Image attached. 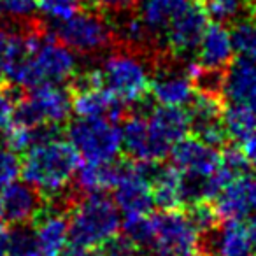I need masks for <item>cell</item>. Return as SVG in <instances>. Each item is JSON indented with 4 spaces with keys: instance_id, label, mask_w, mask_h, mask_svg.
Segmentation results:
<instances>
[{
    "instance_id": "6da1fadb",
    "label": "cell",
    "mask_w": 256,
    "mask_h": 256,
    "mask_svg": "<svg viewBox=\"0 0 256 256\" xmlns=\"http://www.w3.org/2000/svg\"><path fill=\"white\" fill-rule=\"evenodd\" d=\"M78 165L79 154L72 144L54 136L34 144L28 151H25L20 174L40 195L51 202H56L74 181Z\"/></svg>"
},
{
    "instance_id": "7a4b0ae2",
    "label": "cell",
    "mask_w": 256,
    "mask_h": 256,
    "mask_svg": "<svg viewBox=\"0 0 256 256\" xmlns=\"http://www.w3.org/2000/svg\"><path fill=\"white\" fill-rule=\"evenodd\" d=\"M67 216L70 242L84 248L98 249L121 226V212L114 200L107 198L104 193L86 195L70 207Z\"/></svg>"
},
{
    "instance_id": "3957f363",
    "label": "cell",
    "mask_w": 256,
    "mask_h": 256,
    "mask_svg": "<svg viewBox=\"0 0 256 256\" xmlns=\"http://www.w3.org/2000/svg\"><path fill=\"white\" fill-rule=\"evenodd\" d=\"M102 84L121 104H140L150 92L151 72L148 64L132 50L114 51L98 67Z\"/></svg>"
},
{
    "instance_id": "277c9868",
    "label": "cell",
    "mask_w": 256,
    "mask_h": 256,
    "mask_svg": "<svg viewBox=\"0 0 256 256\" xmlns=\"http://www.w3.org/2000/svg\"><path fill=\"white\" fill-rule=\"evenodd\" d=\"M78 72L76 53L56 39L46 28L37 36L28 60L26 88L32 90L40 84H64L74 79Z\"/></svg>"
},
{
    "instance_id": "5b68a950",
    "label": "cell",
    "mask_w": 256,
    "mask_h": 256,
    "mask_svg": "<svg viewBox=\"0 0 256 256\" xmlns=\"http://www.w3.org/2000/svg\"><path fill=\"white\" fill-rule=\"evenodd\" d=\"M68 142L86 162L112 164L121 148V128L109 118H79L68 124Z\"/></svg>"
},
{
    "instance_id": "8992f818",
    "label": "cell",
    "mask_w": 256,
    "mask_h": 256,
    "mask_svg": "<svg viewBox=\"0 0 256 256\" xmlns=\"http://www.w3.org/2000/svg\"><path fill=\"white\" fill-rule=\"evenodd\" d=\"M72 114V95L62 84H40L16 102L12 123L23 126H60Z\"/></svg>"
},
{
    "instance_id": "52a82bcc",
    "label": "cell",
    "mask_w": 256,
    "mask_h": 256,
    "mask_svg": "<svg viewBox=\"0 0 256 256\" xmlns=\"http://www.w3.org/2000/svg\"><path fill=\"white\" fill-rule=\"evenodd\" d=\"M53 34L74 53H98L114 42L112 25L95 9H81L68 20L58 22Z\"/></svg>"
},
{
    "instance_id": "ba28073f",
    "label": "cell",
    "mask_w": 256,
    "mask_h": 256,
    "mask_svg": "<svg viewBox=\"0 0 256 256\" xmlns=\"http://www.w3.org/2000/svg\"><path fill=\"white\" fill-rule=\"evenodd\" d=\"M154 246L156 256H179L195 252L200 246V234L186 212L179 209L154 214Z\"/></svg>"
},
{
    "instance_id": "9c48e42d",
    "label": "cell",
    "mask_w": 256,
    "mask_h": 256,
    "mask_svg": "<svg viewBox=\"0 0 256 256\" xmlns=\"http://www.w3.org/2000/svg\"><path fill=\"white\" fill-rule=\"evenodd\" d=\"M154 164H137L121 167L120 178L114 184V204L124 216L150 214L154 206L151 172Z\"/></svg>"
},
{
    "instance_id": "30bf717a",
    "label": "cell",
    "mask_w": 256,
    "mask_h": 256,
    "mask_svg": "<svg viewBox=\"0 0 256 256\" xmlns=\"http://www.w3.org/2000/svg\"><path fill=\"white\" fill-rule=\"evenodd\" d=\"M209 25V16L204 11V6L200 0H192L170 23L164 32L165 46L168 53L174 54L179 60H184L186 56L196 51Z\"/></svg>"
},
{
    "instance_id": "8fae6325",
    "label": "cell",
    "mask_w": 256,
    "mask_h": 256,
    "mask_svg": "<svg viewBox=\"0 0 256 256\" xmlns=\"http://www.w3.org/2000/svg\"><path fill=\"white\" fill-rule=\"evenodd\" d=\"M121 148L136 164H156L164 160L170 148L162 144L151 132L148 118L134 114L121 126Z\"/></svg>"
},
{
    "instance_id": "7c38bea8",
    "label": "cell",
    "mask_w": 256,
    "mask_h": 256,
    "mask_svg": "<svg viewBox=\"0 0 256 256\" xmlns=\"http://www.w3.org/2000/svg\"><path fill=\"white\" fill-rule=\"evenodd\" d=\"M172 164L184 176L207 178L220 168L221 153L218 148L202 142L196 136H186L170 150Z\"/></svg>"
},
{
    "instance_id": "4fadbf2b",
    "label": "cell",
    "mask_w": 256,
    "mask_h": 256,
    "mask_svg": "<svg viewBox=\"0 0 256 256\" xmlns=\"http://www.w3.org/2000/svg\"><path fill=\"white\" fill-rule=\"evenodd\" d=\"M2 220L14 226H25L42 212V195L28 182L12 181L0 190Z\"/></svg>"
},
{
    "instance_id": "5bb4252c",
    "label": "cell",
    "mask_w": 256,
    "mask_h": 256,
    "mask_svg": "<svg viewBox=\"0 0 256 256\" xmlns=\"http://www.w3.org/2000/svg\"><path fill=\"white\" fill-rule=\"evenodd\" d=\"M150 92L158 106L184 107L193 98L196 88L184 67L176 68L164 65L151 74Z\"/></svg>"
},
{
    "instance_id": "9a60e30c",
    "label": "cell",
    "mask_w": 256,
    "mask_h": 256,
    "mask_svg": "<svg viewBox=\"0 0 256 256\" xmlns=\"http://www.w3.org/2000/svg\"><path fill=\"white\" fill-rule=\"evenodd\" d=\"M216 209L220 220L242 221L256 210V174L235 178L216 196Z\"/></svg>"
},
{
    "instance_id": "2e32d148",
    "label": "cell",
    "mask_w": 256,
    "mask_h": 256,
    "mask_svg": "<svg viewBox=\"0 0 256 256\" xmlns=\"http://www.w3.org/2000/svg\"><path fill=\"white\" fill-rule=\"evenodd\" d=\"M34 238L42 256H62L70 242L67 212L62 209H42L36 218Z\"/></svg>"
},
{
    "instance_id": "e0dca14e",
    "label": "cell",
    "mask_w": 256,
    "mask_h": 256,
    "mask_svg": "<svg viewBox=\"0 0 256 256\" xmlns=\"http://www.w3.org/2000/svg\"><path fill=\"white\" fill-rule=\"evenodd\" d=\"M72 110L79 118H109L116 121L123 116V104L104 86H78L72 96Z\"/></svg>"
},
{
    "instance_id": "ac0fdd59",
    "label": "cell",
    "mask_w": 256,
    "mask_h": 256,
    "mask_svg": "<svg viewBox=\"0 0 256 256\" xmlns=\"http://www.w3.org/2000/svg\"><path fill=\"white\" fill-rule=\"evenodd\" d=\"M198 51V64L204 68L210 70H224L234 60V44H232L230 30L223 23H209L204 32L200 44L196 48Z\"/></svg>"
},
{
    "instance_id": "d6986e66",
    "label": "cell",
    "mask_w": 256,
    "mask_h": 256,
    "mask_svg": "<svg viewBox=\"0 0 256 256\" xmlns=\"http://www.w3.org/2000/svg\"><path fill=\"white\" fill-rule=\"evenodd\" d=\"M224 72L223 96L230 102L244 104L256 112V64L244 58L232 60Z\"/></svg>"
},
{
    "instance_id": "ffe728a7",
    "label": "cell",
    "mask_w": 256,
    "mask_h": 256,
    "mask_svg": "<svg viewBox=\"0 0 256 256\" xmlns=\"http://www.w3.org/2000/svg\"><path fill=\"white\" fill-rule=\"evenodd\" d=\"M148 123L154 137L170 150L192 130V116L184 107L158 106L150 112Z\"/></svg>"
},
{
    "instance_id": "44dd1931",
    "label": "cell",
    "mask_w": 256,
    "mask_h": 256,
    "mask_svg": "<svg viewBox=\"0 0 256 256\" xmlns=\"http://www.w3.org/2000/svg\"><path fill=\"white\" fill-rule=\"evenodd\" d=\"M151 186H153L154 206H158L162 210H174L186 206L184 174L174 165L153 167Z\"/></svg>"
},
{
    "instance_id": "7402d4cb",
    "label": "cell",
    "mask_w": 256,
    "mask_h": 256,
    "mask_svg": "<svg viewBox=\"0 0 256 256\" xmlns=\"http://www.w3.org/2000/svg\"><path fill=\"white\" fill-rule=\"evenodd\" d=\"M214 256H256V248L240 221H224L223 226L210 232Z\"/></svg>"
},
{
    "instance_id": "603a6c76",
    "label": "cell",
    "mask_w": 256,
    "mask_h": 256,
    "mask_svg": "<svg viewBox=\"0 0 256 256\" xmlns=\"http://www.w3.org/2000/svg\"><path fill=\"white\" fill-rule=\"evenodd\" d=\"M121 167L112 164H102V162H86L79 164L76 168L74 181L76 188L84 195H95V193H106L114 188L118 178H120Z\"/></svg>"
},
{
    "instance_id": "cb8c5ba5",
    "label": "cell",
    "mask_w": 256,
    "mask_h": 256,
    "mask_svg": "<svg viewBox=\"0 0 256 256\" xmlns=\"http://www.w3.org/2000/svg\"><path fill=\"white\" fill-rule=\"evenodd\" d=\"M192 0H144L139 16L153 37H162L168 23L190 4Z\"/></svg>"
},
{
    "instance_id": "d4e9b609",
    "label": "cell",
    "mask_w": 256,
    "mask_h": 256,
    "mask_svg": "<svg viewBox=\"0 0 256 256\" xmlns=\"http://www.w3.org/2000/svg\"><path fill=\"white\" fill-rule=\"evenodd\" d=\"M221 123H223L224 132L230 139L242 142L256 132V112L244 104L232 102L230 106L223 107Z\"/></svg>"
},
{
    "instance_id": "484cf974",
    "label": "cell",
    "mask_w": 256,
    "mask_h": 256,
    "mask_svg": "<svg viewBox=\"0 0 256 256\" xmlns=\"http://www.w3.org/2000/svg\"><path fill=\"white\" fill-rule=\"evenodd\" d=\"M190 116H192V126L204 121L221 120V112L224 107V98L221 93L198 92L196 90L193 98L190 100Z\"/></svg>"
},
{
    "instance_id": "4316f807",
    "label": "cell",
    "mask_w": 256,
    "mask_h": 256,
    "mask_svg": "<svg viewBox=\"0 0 256 256\" xmlns=\"http://www.w3.org/2000/svg\"><path fill=\"white\" fill-rule=\"evenodd\" d=\"M234 51L238 58L256 64V20L246 18L235 22L230 30Z\"/></svg>"
},
{
    "instance_id": "83f0119b",
    "label": "cell",
    "mask_w": 256,
    "mask_h": 256,
    "mask_svg": "<svg viewBox=\"0 0 256 256\" xmlns=\"http://www.w3.org/2000/svg\"><path fill=\"white\" fill-rule=\"evenodd\" d=\"M123 235L130 238L136 248L153 249L154 246V220L150 214H136L124 216Z\"/></svg>"
},
{
    "instance_id": "f1b7e54d",
    "label": "cell",
    "mask_w": 256,
    "mask_h": 256,
    "mask_svg": "<svg viewBox=\"0 0 256 256\" xmlns=\"http://www.w3.org/2000/svg\"><path fill=\"white\" fill-rule=\"evenodd\" d=\"M209 20L216 23H232L246 11V0H200Z\"/></svg>"
},
{
    "instance_id": "f546056e",
    "label": "cell",
    "mask_w": 256,
    "mask_h": 256,
    "mask_svg": "<svg viewBox=\"0 0 256 256\" xmlns=\"http://www.w3.org/2000/svg\"><path fill=\"white\" fill-rule=\"evenodd\" d=\"M186 214H188V218L192 220V223L195 224V228L200 234H210V232L216 230L220 216H218L214 206H210L206 200L190 204Z\"/></svg>"
},
{
    "instance_id": "4dcf8cb0",
    "label": "cell",
    "mask_w": 256,
    "mask_h": 256,
    "mask_svg": "<svg viewBox=\"0 0 256 256\" xmlns=\"http://www.w3.org/2000/svg\"><path fill=\"white\" fill-rule=\"evenodd\" d=\"M82 4L84 0H37V9L56 22H64L81 11Z\"/></svg>"
},
{
    "instance_id": "1f68e13d",
    "label": "cell",
    "mask_w": 256,
    "mask_h": 256,
    "mask_svg": "<svg viewBox=\"0 0 256 256\" xmlns=\"http://www.w3.org/2000/svg\"><path fill=\"white\" fill-rule=\"evenodd\" d=\"M8 256H42L37 249L34 232L26 230L25 226H16L11 230V246Z\"/></svg>"
},
{
    "instance_id": "d6a6232c",
    "label": "cell",
    "mask_w": 256,
    "mask_h": 256,
    "mask_svg": "<svg viewBox=\"0 0 256 256\" xmlns=\"http://www.w3.org/2000/svg\"><path fill=\"white\" fill-rule=\"evenodd\" d=\"M193 126H195V136L198 137L202 142L209 144V146H212V148H218V150H220L228 139L221 120L204 121V123H196V124H193Z\"/></svg>"
},
{
    "instance_id": "836d02e7",
    "label": "cell",
    "mask_w": 256,
    "mask_h": 256,
    "mask_svg": "<svg viewBox=\"0 0 256 256\" xmlns=\"http://www.w3.org/2000/svg\"><path fill=\"white\" fill-rule=\"evenodd\" d=\"M20 165L22 162L18 160V153L9 148H0V190L16 181L20 176Z\"/></svg>"
},
{
    "instance_id": "e575fe53",
    "label": "cell",
    "mask_w": 256,
    "mask_h": 256,
    "mask_svg": "<svg viewBox=\"0 0 256 256\" xmlns=\"http://www.w3.org/2000/svg\"><path fill=\"white\" fill-rule=\"evenodd\" d=\"M2 12L14 22H26L34 18L37 9V0H0Z\"/></svg>"
},
{
    "instance_id": "d590c367",
    "label": "cell",
    "mask_w": 256,
    "mask_h": 256,
    "mask_svg": "<svg viewBox=\"0 0 256 256\" xmlns=\"http://www.w3.org/2000/svg\"><path fill=\"white\" fill-rule=\"evenodd\" d=\"M221 167L230 172L234 178H240V176L248 174L251 165L248 164L242 150H238V148H235V146H230L221 153Z\"/></svg>"
},
{
    "instance_id": "8d00e7d4",
    "label": "cell",
    "mask_w": 256,
    "mask_h": 256,
    "mask_svg": "<svg viewBox=\"0 0 256 256\" xmlns=\"http://www.w3.org/2000/svg\"><path fill=\"white\" fill-rule=\"evenodd\" d=\"M92 9L102 12V14H112L120 16L124 12L136 11L139 6V0H86Z\"/></svg>"
},
{
    "instance_id": "74e56055",
    "label": "cell",
    "mask_w": 256,
    "mask_h": 256,
    "mask_svg": "<svg viewBox=\"0 0 256 256\" xmlns=\"http://www.w3.org/2000/svg\"><path fill=\"white\" fill-rule=\"evenodd\" d=\"M100 254L102 256H134L136 254V246L130 242V238L124 235H112L109 240L100 246Z\"/></svg>"
},
{
    "instance_id": "f35d334b",
    "label": "cell",
    "mask_w": 256,
    "mask_h": 256,
    "mask_svg": "<svg viewBox=\"0 0 256 256\" xmlns=\"http://www.w3.org/2000/svg\"><path fill=\"white\" fill-rule=\"evenodd\" d=\"M16 100L11 96V93L6 90H0V132H6L8 126L12 123L14 118Z\"/></svg>"
},
{
    "instance_id": "ab89813d",
    "label": "cell",
    "mask_w": 256,
    "mask_h": 256,
    "mask_svg": "<svg viewBox=\"0 0 256 256\" xmlns=\"http://www.w3.org/2000/svg\"><path fill=\"white\" fill-rule=\"evenodd\" d=\"M242 153H244L246 160L251 167H256V132L249 136L248 139L242 140Z\"/></svg>"
},
{
    "instance_id": "60d3db41",
    "label": "cell",
    "mask_w": 256,
    "mask_h": 256,
    "mask_svg": "<svg viewBox=\"0 0 256 256\" xmlns=\"http://www.w3.org/2000/svg\"><path fill=\"white\" fill-rule=\"evenodd\" d=\"M62 256H102V254H100V251H96L95 248H84V246L70 244L65 248Z\"/></svg>"
},
{
    "instance_id": "b9f144b4",
    "label": "cell",
    "mask_w": 256,
    "mask_h": 256,
    "mask_svg": "<svg viewBox=\"0 0 256 256\" xmlns=\"http://www.w3.org/2000/svg\"><path fill=\"white\" fill-rule=\"evenodd\" d=\"M11 246V230L0 226V256H8Z\"/></svg>"
},
{
    "instance_id": "7bdbcfd3",
    "label": "cell",
    "mask_w": 256,
    "mask_h": 256,
    "mask_svg": "<svg viewBox=\"0 0 256 256\" xmlns=\"http://www.w3.org/2000/svg\"><path fill=\"white\" fill-rule=\"evenodd\" d=\"M249 220H248V224H246V230H248V235L251 238L252 246L256 248V210L252 214H249Z\"/></svg>"
},
{
    "instance_id": "ee69618b",
    "label": "cell",
    "mask_w": 256,
    "mask_h": 256,
    "mask_svg": "<svg viewBox=\"0 0 256 256\" xmlns=\"http://www.w3.org/2000/svg\"><path fill=\"white\" fill-rule=\"evenodd\" d=\"M179 256H198V254H195V252H184V254H179Z\"/></svg>"
},
{
    "instance_id": "f6af8a7d",
    "label": "cell",
    "mask_w": 256,
    "mask_h": 256,
    "mask_svg": "<svg viewBox=\"0 0 256 256\" xmlns=\"http://www.w3.org/2000/svg\"><path fill=\"white\" fill-rule=\"evenodd\" d=\"M0 220H2V204H0Z\"/></svg>"
},
{
    "instance_id": "bcb514c9",
    "label": "cell",
    "mask_w": 256,
    "mask_h": 256,
    "mask_svg": "<svg viewBox=\"0 0 256 256\" xmlns=\"http://www.w3.org/2000/svg\"><path fill=\"white\" fill-rule=\"evenodd\" d=\"M0 14H2V6H0Z\"/></svg>"
},
{
    "instance_id": "7dc6e473",
    "label": "cell",
    "mask_w": 256,
    "mask_h": 256,
    "mask_svg": "<svg viewBox=\"0 0 256 256\" xmlns=\"http://www.w3.org/2000/svg\"><path fill=\"white\" fill-rule=\"evenodd\" d=\"M134 256H136V254H134Z\"/></svg>"
}]
</instances>
